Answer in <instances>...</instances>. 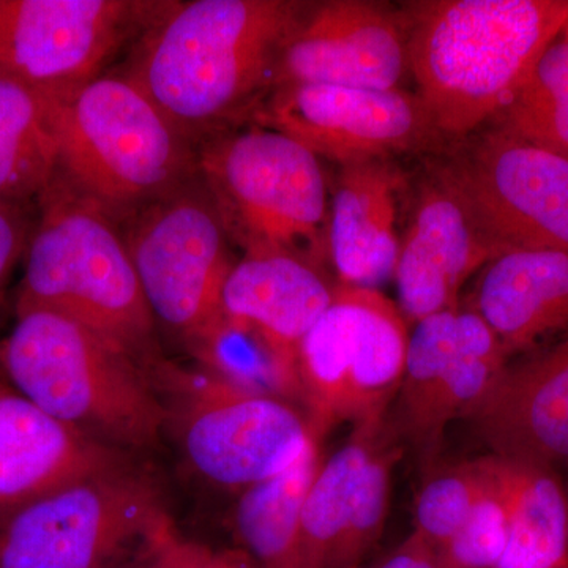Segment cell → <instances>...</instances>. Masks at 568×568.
<instances>
[{
	"instance_id": "cell-13",
	"label": "cell",
	"mask_w": 568,
	"mask_h": 568,
	"mask_svg": "<svg viewBox=\"0 0 568 568\" xmlns=\"http://www.w3.org/2000/svg\"><path fill=\"white\" fill-rule=\"evenodd\" d=\"M192 386L183 447L194 469L220 487L245 489L283 473L315 436L306 416L278 396L245 390L213 375Z\"/></svg>"
},
{
	"instance_id": "cell-19",
	"label": "cell",
	"mask_w": 568,
	"mask_h": 568,
	"mask_svg": "<svg viewBox=\"0 0 568 568\" xmlns=\"http://www.w3.org/2000/svg\"><path fill=\"white\" fill-rule=\"evenodd\" d=\"M402 170L392 160L339 166L331 183L328 254L336 283L373 287L394 280L402 235Z\"/></svg>"
},
{
	"instance_id": "cell-9",
	"label": "cell",
	"mask_w": 568,
	"mask_h": 568,
	"mask_svg": "<svg viewBox=\"0 0 568 568\" xmlns=\"http://www.w3.org/2000/svg\"><path fill=\"white\" fill-rule=\"evenodd\" d=\"M156 489L126 467L59 489L0 526V568H111L166 525Z\"/></svg>"
},
{
	"instance_id": "cell-30",
	"label": "cell",
	"mask_w": 568,
	"mask_h": 568,
	"mask_svg": "<svg viewBox=\"0 0 568 568\" xmlns=\"http://www.w3.org/2000/svg\"><path fill=\"white\" fill-rule=\"evenodd\" d=\"M491 459L493 480L469 518L436 551L439 568H497L508 547V507Z\"/></svg>"
},
{
	"instance_id": "cell-29",
	"label": "cell",
	"mask_w": 568,
	"mask_h": 568,
	"mask_svg": "<svg viewBox=\"0 0 568 568\" xmlns=\"http://www.w3.org/2000/svg\"><path fill=\"white\" fill-rule=\"evenodd\" d=\"M395 462V448L381 440L355 488L353 514L331 568H358L379 540L390 506Z\"/></svg>"
},
{
	"instance_id": "cell-7",
	"label": "cell",
	"mask_w": 568,
	"mask_h": 568,
	"mask_svg": "<svg viewBox=\"0 0 568 568\" xmlns=\"http://www.w3.org/2000/svg\"><path fill=\"white\" fill-rule=\"evenodd\" d=\"M406 316L373 287L335 283L331 305L297 351L298 392L317 439L345 422H383L405 375Z\"/></svg>"
},
{
	"instance_id": "cell-2",
	"label": "cell",
	"mask_w": 568,
	"mask_h": 568,
	"mask_svg": "<svg viewBox=\"0 0 568 568\" xmlns=\"http://www.w3.org/2000/svg\"><path fill=\"white\" fill-rule=\"evenodd\" d=\"M407 63L443 142L477 132L568 26V0H425L407 3Z\"/></svg>"
},
{
	"instance_id": "cell-33",
	"label": "cell",
	"mask_w": 568,
	"mask_h": 568,
	"mask_svg": "<svg viewBox=\"0 0 568 568\" xmlns=\"http://www.w3.org/2000/svg\"><path fill=\"white\" fill-rule=\"evenodd\" d=\"M379 568H439L436 549L416 532L394 549Z\"/></svg>"
},
{
	"instance_id": "cell-34",
	"label": "cell",
	"mask_w": 568,
	"mask_h": 568,
	"mask_svg": "<svg viewBox=\"0 0 568 568\" xmlns=\"http://www.w3.org/2000/svg\"><path fill=\"white\" fill-rule=\"evenodd\" d=\"M203 568H261L256 560L242 551L211 552Z\"/></svg>"
},
{
	"instance_id": "cell-6",
	"label": "cell",
	"mask_w": 568,
	"mask_h": 568,
	"mask_svg": "<svg viewBox=\"0 0 568 568\" xmlns=\"http://www.w3.org/2000/svg\"><path fill=\"white\" fill-rule=\"evenodd\" d=\"M200 175L244 256L287 254L327 274L331 182L286 134L248 123L197 148Z\"/></svg>"
},
{
	"instance_id": "cell-21",
	"label": "cell",
	"mask_w": 568,
	"mask_h": 568,
	"mask_svg": "<svg viewBox=\"0 0 568 568\" xmlns=\"http://www.w3.org/2000/svg\"><path fill=\"white\" fill-rule=\"evenodd\" d=\"M335 283L287 254L242 256L224 283L222 312L252 325L297 369V351L331 305Z\"/></svg>"
},
{
	"instance_id": "cell-8",
	"label": "cell",
	"mask_w": 568,
	"mask_h": 568,
	"mask_svg": "<svg viewBox=\"0 0 568 568\" xmlns=\"http://www.w3.org/2000/svg\"><path fill=\"white\" fill-rule=\"evenodd\" d=\"M121 230L156 324L186 342L222 313L224 283L239 260L201 175Z\"/></svg>"
},
{
	"instance_id": "cell-16",
	"label": "cell",
	"mask_w": 568,
	"mask_h": 568,
	"mask_svg": "<svg viewBox=\"0 0 568 568\" xmlns=\"http://www.w3.org/2000/svg\"><path fill=\"white\" fill-rule=\"evenodd\" d=\"M499 254L440 164L429 166L414 192L396 261L403 315L418 323L455 308L465 284Z\"/></svg>"
},
{
	"instance_id": "cell-3",
	"label": "cell",
	"mask_w": 568,
	"mask_h": 568,
	"mask_svg": "<svg viewBox=\"0 0 568 568\" xmlns=\"http://www.w3.org/2000/svg\"><path fill=\"white\" fill-rule=\"evenodd\" d=\"M0 373L41 410L108 446L145 448L162 436L166 413L149 369L54 310L17 304Z\"/></svg>"
},
{
	"instance_id": "cell-18",
	"label": "cell",
	"mask_w": 568,
	"mask_h": 568,
	"mask_svg": "<svg viewBox=\"0 0 568 568\" xmlns=\"http://www.w3.org/2000/svg\"><path fill=\"white\" fill-rule=\"evenodd\" d=\"M466 418L493 455L568 469V332L507 364Z\"/></svg>"
},
{
	"instance_id": "cell-27",
	"label": "cell",
	"mask_w": 568,
	"mask_h": 568,
	"mask_svg": "<svg viewBox=\"0 0 568 568\" xmlns=\"http://www.w3.org/2000/svg\"><path fill=\"white\" fill-rule=\"evenodd\" d=\"M495 119L497 129L568 160V37L541 52Z\"/></svg>"
},
{
	"instance_id": "cell-11",
	"label": "cell",
	"mask_w": 568,
	"mask_h": 568,
	"mask_svg": "<svg viewBox=\"0 0 568 568\" xmlns=\"http://www.w3.org/2000/svg\"><path fill=\"white\" fill-rule=\"evenodd\" d=\"M162 2L0 0V78L54 95L106 73Z\"/></svg>"
},
{
	"instance_id": "cell-35",
	"label": "cell",
	"mask_w": 568,
	"mask_h": 568,
	"mask_svg": "<svg viewBox=\"0 0 568 568\" xmlns=\"http://www.w3.org/2000/svg\"><path fill=\"white\" fill-rule=\"evenodd\" d=\"M562 33H564V36L568 37V26L566 28V31H564Z\"/></svg>"
},
{
	"instance_id": "cell-26",
	"label": "cell",
	"mask_w": 568,
	"mask_h": 568,
	"mask_svg": "<svg viewBox=\"0 0 568 568\" xmlns=\"http://www.w3.org/2000/svg\"><path fill=\"white\" fill-rule=\"evenodd\" d=\"M190 353L211 375L256 394L301 395L297 369L261 332L220 313L186 339Z\"/></svg>"
},
{
	"instance_id": "cell-32",
	"label": "cell",
	"mask_w": 568,
	"mask_h": 568,
	"mask_svg": "<svg viewBox=\"0 0 568 568\" xmlns=\"http://www.w3.org/2000/svg\"><path fill=\"white\" fill-rule=\"evenodd\" d=\"M145 556L136 568H203L211 551L175 536L170 523L148 541Z\"/></svg>"
},
{
	"instance_id": "cell-14",
	"label": "cell",
	"mask_w": 568,
	"mask_h": 568,
	"mask_svg": "<svg viewBox=\"0 0 568 568\" xmlns=\"http://www.w3.org/2000/svg\"><path fill=\"white\" fill-rule=\"evenodd\" d=\"M508 355L473 308L446 310L416 323L399 387V416L418 446L439 443L495 386Z\"/></svg>"
},
{
	"instance_id": "cell-1",
	"label": "cell",
	"mask_w": 568,
	"mask_h": 568,
	"mask_svg": "<svg viewBox=\"0 0 568 568\" xmlns=\"http://www.w3.org/2000/svg\"><path fill=\"white\" fill-rule=\"evenodd\" d=\"M306 7L291 0L162 2L118 73L200 148L252 122Z\"/></svg>"
},
{
	"instance_id": "cell-20",
	"label": "cell",
	"mask_w": 568,
	"mask_h": 568,
	"mask_svg": "<svg viewBox=\"0 0 568 568\" xmlns=\"http://www.w3.org/2000/svg\"><path fill=\"white\" fill-rule=\"evenodd\" d=\"M473 308L508 357L568 332V250H515L477 275Z\"/></svg>"
},
{
	"instance_id": "cell-23",
	"label": "cell",
	"mask_w": 568,
	"mask_h": 568,
	"mask_svg": "<svg viewBox=\"0 0 568 568\" xmlns=\"http://www.w3.org/2000/svg\"><path fill=\"white\" fill-rule=\"evenodd\" d=\"M323 463L321 439L313 436L293 466L242 489L235 532L261 568H302V511Z\"/></svg>"
},
{
	"instance_id": "cell-4",
	"label": "cell",
	"mask_w": 568,
	"mask_h": 568,
	"mask_svg": "<svg viewBox=\"0 0 568 568\" xmlns=\"http://www.w3.org/2000/svg\"><path fill=\"white\" fill-rule=\"evenodd\" d=\"M50 97L58 174L115 223L200 175L196 145L118 71Z\"/></svg>"
},
{
	"instance_id": "cell-10",
	"label": "cell",
	"mask_w": 568,
	"mask_h": 568,
	"mask_svg": "<svg viewBox=\"0 0 568 568\" xmlns=\"http://www.w3.org/2000/svg\"><path fill=\"white\" fill-rule=\"evenodd\" d=\"M440 168L499 253L568 250V160L489 129L454 142Z\"/></svg>"
},
{
	"instance_id": "cell-24",
	"label": "cell",
	"mask_w": 568,
	"mask_h": 568,
	"mask_svg": "<svg viewBox=\"0 0 568 568\" xmlns=\"http://www.w3.org/2000/svg\"><path fill=\"white\" fill-rule=\"evenodd\" d=\"M58 168L51 97L0 78V204L37 205Z\"/></svg>"
},
{
	"instance_id": "cell-31",
	"label": "cell",
	"mask_w": 568,
	"mask_h": 568,
	"mask_svg": "<svg viewBox=\"0 0 568 568\" xmlns=\"http://www.w3.org/2000/svg\"><path fill=\"white\" fill-rule=\"evenodd\" d=\"M33 220L29 207L0 204V308L14 265L24 257Z\"/></svg>"
},
{
	"instance_id": "cell-12",
	"label": "cell",
	"mask_w": 568,
	"mask_h": 568,
	"mask_svg": "<svg viewBox=\"0 0 568 568\" xmlns=\"http://www.w3.org/2000/svg\"><path fill=\"white\" fill-rule=\"evenodd\" d=\"M297 141L338 166L392 160L440 144L416 93L402 89L293 84L272 89L252 122Z\"/></svg>"
},
{
	"instance_id": "cell-28",
	"label": "cell",
	"mask_w": 568,
	"mask_h": 568,
	"mask_svg": "<svg viewBox=\"0 0 568 568\" xmlns=\"http://www.w3.org/2000/svg\"><path fill=\"white\" fill-rule=\"evenodd\" d=\"M491 480L489 455L437 474L417 497L414 532L437 551L465 525Z\"/></svg>"
},
{
	"instance_id": "cell-15",
	"label": "cell",
	"mask_w": 568,
	"mask_h": 568,
	"mask_svg": "<svg viewBox=\"0 0 568 568\" xmlns=\"http://www.w3.org/2000/svg\"><path fill=\"white\" fill-rule=\"evenodd\" d=\"M409 71L405 21L388 3H308L284 44L275 88L328 84L394 91Z\"/></svg>"
},
{
	"instance_id": "cell-17",
	"label": "cell",
	"mask_w": 568,
	"mask_h": 568,
	"mask_svg": "<svg viewBox=\"0 0 568 568\" xmlns=\"http://www.w3.org/2000/svg\"><path fill=\"white\" fill-rule=\"evenodd\" d=\"M122 467L118 448L63 424L0 381V526L41 497Z\"/></svg>"
},
{
	"instance_id": "cell-5",
	"label": "cell",
	"mask_w": 568,
	"mask_h": 568,
	"mask_svg": "<svg viewBox=\"0 0 568 568\" xmlns=\"http://www.w3.org/2000/svg\"><path fill=\"white\" fill-rule=\"evenodd\" d=\"M17 304L91 328L144 368L159 366L155 328L121 224L55 174L41 194Z\"/></svg>"
},
{
	"instance_id": "cell-22",
	"label": "cell",
	"mask_w": 568,
	"mask_h": 568,
	"mask_svg": "<svg viewBox=\"0 0 568 568\" xmlns=\"http://www.w3.org/2000/svg\"><path fill=\"white\" fill-rule=\"evenodd\" d=\"M493 462L510 526L497 568L568 567V496L559 473L525 459L493 455Z\"/></svg>"
},
{
	"instance_id": "cell-36",
	"label": "cell",
	"mask_w": 568,
	"mask_h": 568,
	"mask_svg": "<svg viewBox=\"0 0 568 568\" xmlns=\"http://www.w3.org/2000/svg\"><path fill=\"white\" fill-rule=\"evenodd\" d=\"M564 568H568V567H564Z\"/></svg>"
},
{
	"instance_id": "cell-25",
	"label": "cell",
	"mask_w": 568,
	"mask_h": 568,
	"mask_svg": "<svg viewBox=\"0 0 568 568\" xmlns=\"http://www.w3.org/2000/svg\"><path fill=\"white\" fill-rule=\"evenodd\" d=\"M383 425H357L345 446L324 459L302 511V568L332 567L353 514L355 488L383 440Z\"/></svg>"
}]
</instances>
